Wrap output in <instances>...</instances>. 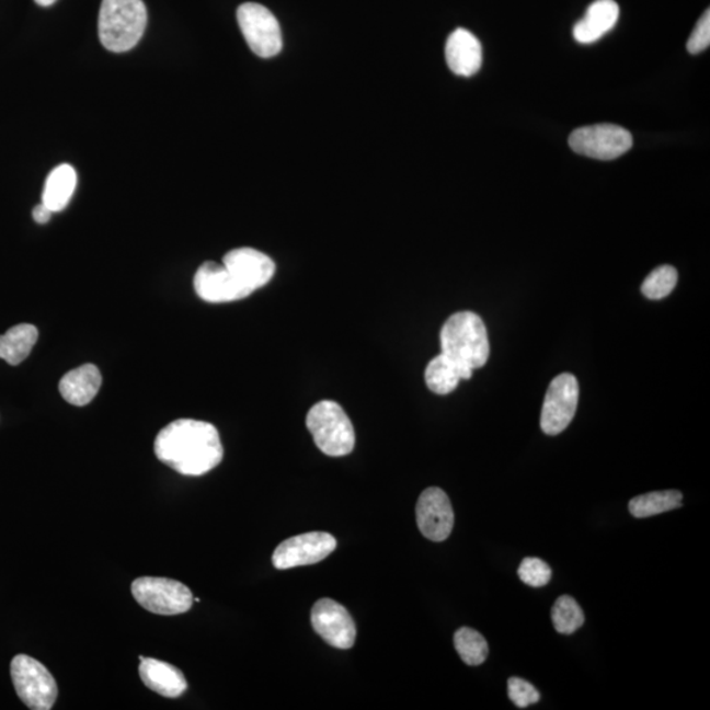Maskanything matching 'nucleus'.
I'll return each mask as SVG.
<instances>
[{
  "mask_svg": "<svg viewBox=\"0 0 710 710\" xmlns=\"http://www.w3.org/2000/svg\"><path fill=\"white\" fill-rule=\"evenodd\" d=\"M156 457L187 477H201L221 463L224 449L219 431L206 421L180 419L158 433Z\"/></svg>",
  "mask_w": 710,
  "mask_h": 710,
  "instance_id": "1",
  "label": "nucleus"
},
{
  "mask_svg": "<svg viewBox=\"0 0 710 710\" xmlns=\"http://www.w3.org/2000/svg\"><path fill=\"white\" fill-rule=\"evenodd\" d=\"M440 353L457 365L471 368L483 367L490 357L489 333L480 316L457 312L440 329Z\"/></svg>",
  "mask_w": 710,
  "mask_h": 710,
  "instance_id": "2",
  "label": "nucleus"
},
{
  "mask_svg": "<svg viewBox=\"0 0 710 710\" xmlns=\"http://www.w3.org/2000/svg\"><path fill=\"white\" fill-rule=\"evenodd\" d=\"M148 23L142 0H103L99 11V39L114 53L134 49Z\"/></svg>",
  "mask_w": 710,
  "mask_h": 710,
  "instance_id": "3",
  "label": "nucleus"
},
{
  "mask_svg": "<svg viewBox=\"0 0 710 710\" xmlns=\"http://www.w3.org/2000/svg\"><path fill=\"white\" fill-rule=\"evenodd\" d=\"M307 427L316 446L329 457H345L355 446V432L344 408L332 400H322L307 414Z\"/></svg>",
  "mask_w": 710,
  "mask_h": 710,
  "instance_id": "4",
  "label": "nucleus"
},
{
  "mask_svg": "<svg viewBox=\"0 0 710 710\" xmlns=\"http://www.w3.org/2000/svg\"><path fill=\"white\" fill-rule=\"evenodd\" d=\"M131 595L150 614L175 616L193 607L194 596L187 585L168 577L142 576L131 583Z\"/></svg>",
  "mask_w": 710,
  "mask_h": 710,
  "instance_id": "5",
  "label": "nucleus"
},
{
  "mask_svg": "<svg viewBox=\"0 0 710 710\" xmlns=\"http://www.w3.org/2000/svg\"><path fill=\"white\" fill-rule=\"evenodd\" d=\"M11 676L16 694L33 710H50L57 700L58 687L48 668L24 654L13 657Z\"/></svg>",
  "mask_w": 710,
  "mask_h": 710,
  "instance_id": "6",
  "label": "nucleus"
},
{
  "mask_svg": "<svg viewBox=\"0 0 710 710\" xmlns=\"http://www.w3.org/2000/svg\"><path fill=\"white\" fill-rule=\"evenodd\" d=\"M237 22L254 55L261 58L279 55L283 46L280 25L265 5L241 4L237 10Z\"/></svg>",
  "mask_w": 710,
  "mask_h": 710,
  "instance_id": "7",
  "label": "nucleus"
},
{
  "mask_svg": "<svg viewBox=\"0 0 710 710\" xmlns=\"http://www.w3.org/2000/svg\"><path fill=\"white\" fill-rule=\"evenodd\" d=\"M569 144L575 153L610 161L627 153L633 147L630 131L615 124H596L572 131Z\"/></svg>",
  "mask_w": 710,
  "mask_h": 710,
  "instance_id": "8",
  "label": "nucleus"
},
{
  "mask_svg": "<svg viewBox=\"0 0 710 710\" xmlns=\"http://www.w3.org/2000/svg\"><path fill=\"white\" fill-rule=\"evenodd\" d=\"M579 403V383L574 375L561 374L551 380L546 392L541 430L549 436H557L571 424Z\"/></svg>",
  "mask_w": 710,
  "mask_h": 710,
  "instance_id": "9",
  "label": "nucleus"
},
{
  "mask_svg": "<svg viewBox=\"0 0 710 710\" xmlns=\"http://www.w3.org/2000/svg\"><path fill=\"white\" fill-rule=\"evenodd\" d=\"M337 548V541L325 531H311L283 541L273 554L276 570L300 568L324 561Z\"/></svg>",
  "mask_w": 710,
  "mask_h": 710,
  "instance_id": "10",
  "label": "nucleus"
},
{
  "mask_svg": "<svg viewBox=\"0 0 710 710\" xmlns=\"http://www.w3.org/2000/svg\"><path fill=\"white\" fill-rule=\"evenodd\" d=\"M311 623L316 633L331 646L348 650L354 646L357 628L348 610L332 598H320L313 605Z\"/></svg>",
  "mask_w": 710,
  "mask_h": 710,
  "instance_id": "11",
  "label": "nucleus"
},
{
  "mask_svg": "<svg viewBox=\"0 0 710 710\" xmlns=\"http://www.w3.org/2000/svg\"><path fill=\"white\" fill-rule=\"evenodd\" d=\"M417 526L423 536L433 542H443L451 535L454 511L449 496L438 486L421 493L416 505Z\"/></svg>",
  "mask_w": 710,
  "mask_h": 710,
  "instance_id": "12",
  "label": "nucleus"
},
{
  "mask_svg": "<svg viewBox=\"0 0 710 710\" xmlns=\"http://www.w3.org/2000/svg\"><path fill=\"white\" fill-rule=\"evenodd\" d=\"M197 296L208 302H230L248 298L253 293L241 285L222 263L204 262L194 278Z\"/></svg>",
  "mask_w": 710,
  "mask_h": 710,
  "instance_id": "13",
  "label": "nucleus"
},
{
  "mask_svg": "<svg viewBox=\"0 0 710 710\" xmlns=\"http://www.w3.org/2000/svg\"><path fill=\"white\" fill-rule=\"evenodd\" d=\"M222 265L252 293L266 286L275 274L274 261L253 248L230 250L224 255Z\"/></svg>",
  "mask_w": 710,
  "mask_h": 710,
  "instance_id": "14",
  "label": "nucleus"
},
{
  "mask_svg": "<svg viewBox=\"0 0 710 710\" xmlns=\"http://www.w3.org/2000/svg\"><path fill=\"white\" fill-rule=\"evenodd\" d=\"M445 56L449 69L459 77H472L482 68V44L463 28L454 31L447 38Z\"/></svg>",
  "mask_w": 710,
  "mask_h": 710,
  "instance_id": "15",
  "label": "nucleus"
},
{
  "mask_svg": "<svg viewBox=\"0 0 710 710\" xmlns=\"http://www.w3.org/2000/svg\"><path fill=\"white\" fill-rule=\"evenodd\" d=\"M138 673L145 686L153 692L176 699L186 692L188 684L182 671L168 662L154 660V657L140 656Z\"/></svg>",
  "mask_w": 710,
  "mask_h": 710,
  "instance_id": "16",
  "label": "nucleus"
},
{
  "mask_svg": "<svg viewBox=\"0 0 710 710\" xmlns=\"http://www.w3.org/2000/svg\"><path fill=\"white\" fill-rule=\"evenodd\" d=\"M620 18V7L615 0H596L592 3L581 22L574 26L577 43L592 44L615 28Z\"/></svg>",
  "mask_w": 710,
  "mask_h": 710,
  "instance_id": "17",
  "label": "nucleus"
},
{
  "mask_svg": "<svg viewBox=\"0 0 710 710\" xmlns=\"http://www.w3.org/2000/svg\"><path fill=\"white\" fill-rule=\"evenodd\" d=\"M102 386V374L95 365L85 364L64 375L59 392L69 404L83 406L91 403Z\"/></svg>",
  "mask_w": 710,
  "mask_h": 710,
  "instance_id": "18",
  "label": "nucleus"
},
{
  "mask_svg": "<svg viewBox=\"0 0 710 710\" xmlns=\"http://www.w3.org/2000/svg\"><path fill=\"white\" fill-rule=\"evenodd\" d=\"M472 373L471 368L459 366L440 353L427 364L425 381L432 392L449 394L456 390L460 380L471 379Z\"/></svg>",
  "mask_w": 710,
  "mask_h": 710,
  "instance_id": "19",
  "label": "nucleus"
},
{
  "mask_svg": "<svg viewBox=\"0 0 710 710\" xmlns=\"http://www.w3.org/2000/svg\"><path fill=\"white\" fill-rule=\"evenodd\" d=\"M77 187V173L68 163L59 164L46 178L43 191V204L53 214L59 213L68 206Z\"/></svg>",
  "mask_w": 710,
  "mask_h": 710,
  "instance_id": "20",
  "label": "nucleus"
},
{
  "mask_svg": "<svg viewBox=\"0 0 710 710\" xmlns=\"http://www.w3.org/2000/svg\"><path fill=\"white\" fill-rule=\"evenodd\" d=\"M38 331L32 324H19L0 335V359L11 366H18L28 358L36 345Z\"/></svg>",
  "mask_w": 710,
  "mask_h": 710,
  "instance_id": "21",
  "label": "nucleus"
},
{
  "mask_svg": "<svg viewBox=\"0 0 710 710\" xmlns=\"http://www.w3.org/2000/svg\"><path fill=\"white\" fill-rule=\"evenodd\" d=\"M680 491H656L644 493L630 500L629 512L635 518H648L660 515V513L680 508L683 505Z\"/></svg>",
  "mask_w": 710,
  "mask_h": 710,
  "instance_id": "22",
  "label": "nucleus"
},
{
  "mask_svg": "<svg viewBox=\"0 0 710 710\" xmlns=\"http://www.w3.org/2000/svg\"><path fill=\"white\" fill-rule=\"evenodd\" d=\"M454 646L460 660L469 666H480L489 656V643L485 638L471 628H460L456 631Z\"/></svg>",
  "mask_w": 710,
  "mask_h": 710,
  "instance_id": "23",
  "label": "nucleus"
},
{
  "mask_svg": "<svg viewBox=\"0 0 710 710\" xmlns=\"http://www.w3.org/2000/svg\"><path fill=\"white\" fill-rule=\"evenodd\" d=\"M551 620L558 633L572 634L583 627L584 614L574 597L564 595L552 607Z\"/></svg>",
  "mask_w": 710,
  "mask_h": 710,
  "instance_id": "24",
  "label": "nucleus"
},
{
  "mask_svg": "<svg viewBox=\"0 0 710 710\" xmlns=\"http://www.w3.org/2000/svg\"><path fill=\"white\" fill-rule=\"evenodd\" d=\"M677 272L673 266L664 265L651 272L642 285V293L651 300L666 298L676 287Z\"/></svg>",
  "mask_w": 710,
  "mask_h": 710,
  "instance_id": "25",
  "label": "nucleus"
},
{
  "mask_svg": "<svg viewBox=\"0 0 710 710\" xmlns=\"http://www.w3.org/2000/svg\"><path fill=\"white\" fill-rule=\"evenodd\" d=\"M518 576L532 588L545 587L550 582V565L539 558H525L518 568Z\"/></svg>",
  "mask_w": 710,
  "mask_h": 710,
  "instance_id": "26",
  "label": "nucleus"
},
{
  "mask_svg": "<svg viewBox=\"0 0 710 710\" xmlns=\"http://www.w3.org/2000/svg\"><path fill=\"white\" fill-rule=\"evenodd\" d=\"M508 696L517 708L529 707L541 699V695L532 687V684L519 679V677H511L508 680Z\"/></svg>",
  "mask_w": 710,
  "mask_h": 710,
  "instance_id": "27",
  "label": "nucleus"
},
{
  "mask_svg": "<svg viewBox=\"0 0 710 710\" xmlns=\"http://www.w3.org/2000/svg\"><path fill=\"white\" fill-rule=\"evenodd\" d=\"M710 44V12L709 10L703 13L699 23L696 24L692 35H690L687 49L690 55H699V53L708 49Z\"/></svg>",
  "mask_w": 710,
  "mask_h": 710,
  "instance_id": "28",
  "label": "nucleus"
},
{
  "mask_svg": "<svg viewBox=\"0 0 710 710\" xmlns=\"http://www.w3.org/2000/svg\"><path fill=\"white\" fill-rule=\"evenodd\" d=\"M51 214V210L43 203L38 204V206L33 208L32 210L33 220H35L37 224L48 222L50 220Z\"/></svg>",
  "mask_w": 710,
  "mask_h": 710,
  "instance_id": "29",
  "label": "nucleus"
},
{
  "mask_svg": "<svg viewBox=\"0 0 710 710\" xmlns=\"http://www.w3.org/2000/svg\"><path fill=\"white\" fill-rule=\"evenodd\" d=\"M35 2L42 7H49L51 4H55L57 0H35Z\"/></svg>",
  "mask_w": 710,
  "mask_h": 710,
  "instance_id": "30",
  "label": "nucleus"
}]
</instances>
